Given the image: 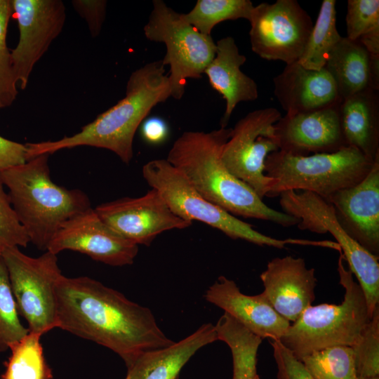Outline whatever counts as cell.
<instances>
[{
    "instance_id": "6da1fadb",
    "label": "cell",
    "mask_w": 379,
    "mask_h": 379,
    "mask_svg": "<svg viewBox=\"0 0 379 379\" xmlns=\"http://www.w3.org/2000/svg\"><path fill=\"white\" fill-rule=\"evenodd\" d=\"M56 297L58 328L111 350L126 366L141 354L174 343L149 308L88 277L62 274Z\"/></svg>"
},
{
    "instance_id": "7a4b0ae2",
    "label": "cell",
    "mask_w": 379,
    "mask_h": 379,
    "mask_svg": "<svg viewBox=\"0 0 379 379\" xmlns=\"http://www.w3.org/2000/svg\"><path fill=\"white\" fill-rule=\"evenodd\" d=\"M232 128L185 131L173 142L166 160L180 171L205 199L234 216L270 221L284 227L300 220L264 203L246 184L232 175L222 160Z\"/></svg>"
},
{
    "instance_id": "3957f363",
    "label": "cell",
    "mask_w": 379,
    "mask_h": 379,
    "mask_svg": "<svg viewBox=\"0 0 379 379\" xmlns=\"http://www.w3.org/2000/svg\"><path fill=\"white\" fill-rule=\"evenodd\" d=\"M171 96L168 74L161 60L132 72L126 95L73 135L54 141L27 143L28 159L64 149L90 146L106 149L128 164L133 157L135 134L152 108Z\"/></svg>"
},
{
    "instance_id": "277c9868",
    "label": "cell",
    "mask_w": 379,
    "mask_h": 379,
    "mask_svg": "<svg viewBox=\"0 0 379 379\" xmlns=\"http://www.w3.org/2000/svg\"><path fill=\"white\" fill-rule=\"evenodd\" d=\"M49 156L40 154L21 165L0 171L13 208L29 242L45 251L65 222L91 207L83 191L61 187L51 180Z\"/></svg>"
},
{
    "instance_id": "5b68a950",
    "label": "cell",
    "mask_w": 379,
    "mask_h": 379,
    "mask_svg": "<svg viewBox=\"0 0 379 379\" xmlns=\"http://www.w3.org/2000/svg\"><path fill=\"white\" fill-rule=\"evenodd\" d=\"M339 253L337 270L345 289L342 302L310 306L279 340L299 360L329 347H352L371 319L362 290L352 272L345 267V258Z\"/></svg>"
},
{
    "instance_id": "8992f818",
    "label": "cell",
    "mask_w": 379,
    "mask_h": 379,
    "mask_svg": "<svg viewBox=\"0 0 379 379\" xmlns=\"http://www.w3.org/2000/svg\"><path fill=\"white\" fill-rule=\"evenodd\" d=\"M374 159L354 147L331 153L307 156L277 151L265 162V173L277 180L267 197L289 191H307L327 199L336 192L354 186L371 170Z\"/></svg>"
},
{
    "instance_id": "52a82bcc",
    "label": "cell",
    "mask_w": 379,
    "mask_h": 379,
    "mask_svg": "<svg viewBox=\"0 0 379 379\" xmlns=\"http://www.w3.org/2000/svg\"><path fill=\"white\" fill-rule=\"evenodd\" d=\"M147 183L159 192L171 211L182 220L200 221L232 239H242L260 246L285 248L287 244L307 245V239H279L267 236L237 216L202 197L187 178L166 159H154L142 170Z\"/></svg>"
},
{
    "instance_id": "ba28073f",
    "label": "cell",
    "mask_w": 379,
    "mask_h": 379,
    "mask_svg": "<svg viewBox=\"0 0 379 379\" xmlns=\"http://www.w3.org/2000/svg\"><path fill=\"white\" fill-rule=\"evenodd\" d=\"M153 8L144 27L145 37L165 44L162 63L168 65L171 97L183 96L187 79H200L216 53L211 35L198 32L162 0H154Z\"/></svg>"
},
{
    "instance_id": "9c48e42d",
    "label": "cell",
    "mask_w": 379,
    "mask_h": 379,
    "mask_svg": "<svg viewBox=\"0 0 379 379\" xmlns=\"http://www.w3.org/2000/svg\"><path fill=\"white\" fill-rule=\"evenodd\" d=\"M1 256L19 314L27 321L29 331L44 335L58 328L56 286L62 274L57 255L46 251L31 257L13 247Z\"/></svg>"
},
{
    "instance_id": "30bf717a",
    "label": "cell",
    "mask_w": 379,
    "mask_h": 379,
    "mask_svg": "<svg viewBox=\"0 0 379 379\" xmlns=\"http://www.w3.org/2000/svg\"><path fill=\"white\" fill-rule=\"evenodd\" d=\"M279 196L282 212L299 219L300 230L319 234L330 233L334 237L365 299L368 302L378 300L379 257L368 252L346 233L335 218L332 204L307 191H285Z\"/></svg>"
},
{
    "instance_id": "8fae6325",
    "label": "cell",
    "mask_w": 379,
    "mask_h": 379,
    "mask_svg": "<svg viewBox=\"0 0 379 379\" xmlns=\"http://www.w3.org/2000/svg\"><path fill=\"white\" fill-rule=\"evenodd\" d=\"M274 107L247 114L232 128L222 160L229 171L250 187L261 199L267 197L277 180L265 173L267 157L279 150L274 124L281 119Z\"/></svg>"
},
{
    "instance_id": "7c38bea8",
    "label": "cell",
    "mask_w": 379,
    "mask_h": 379,
    "mask_svg": "<svg viewBox=\"0 0 379 379\" xmlns=\"http://www.w3.org/2000/svg\"><path fill=\"white\" fill-rule=\"evenodd\" d=\"M252 51L261 58L286 65L299 60L313 27L295 0H277L254 6L249 20Z\"/></svg>"
},
{
    "instance_id": "4fadbf2b",
    "label": "cell",
    "mask_w": 379,
    "mask_h": 379,
    "mask_svg": "<svg viewBox=\"0 0 379 379\" xmlns=\"http://www.w3.org/2000/svg\"><path fill=\"white\" fill-rule=\"evenodd\" d=\"M11 4L19 29L11 60L17 85L23 90L34 65L61 32L65 6L61 0H11Z\"/></svg>"
},
{
    "instance_id": "5bb4252c",
    "label": "cell",
    "mask_w": 379,
    "mask_h": 379,
    "mask_svg": "<svg viewBox=\"0 0 379 379\" xmlns=\"http://www.w3.org/2000/svg\"><path fill=\"white\" fill-rule=\"evenodd\" d=\"M94 209L115 232L137 245L149 246L161 233L185 229L192 223L175 215L154 189L142 197L118 199Z\"/></svg>"
},
{
    "instance_id": "9a60e30c",
    "label": "cell",
    "mask_w": 379,
    "mask_h": 379,
    "mask_svg": "<svg viewBox=\"0 0 379 379\" xmlns=\"http://www.w3.org/2000/svg\"><path fill=\"white\" fill-rule=\"evenodd\" d=\"M66 250L109 265L124 266L133 263L138 245L115 232L91 207L65 222L46 248L55 255Z\"/></svg>"
},
{
    "instance_id": "2e32d148",
    "label": "cell",
    "mask_w": 379,
    "mask_h": 379,
    "mask_svg": "<svg viewBox=\"0 0 379 379\" xmlns=\"http://www.w3.org/2000/svg\"><path fill=\"white\" fill-rule=\"evenodd\" d=\"M325 200L332 204L335 218L346 233L379 257V154L360 182Z\"/></svg>"
},
{
    "instance_id": "e0dca14e",
    "label": "cell",
    "mask_w": 379,
    "mask_h": 379,
    "mask_svg": "<svg viewBox=\"0 0 379 379\" xmlns=\"http://www.w3.org/2000/svg\"><path fill=\"white\" fill-rule=\"evenodd\" d=\"M341 103V102H340ZM305 113H286L274 124L279 150L293 155L331 153L346 147L340 105Z\"/></svg>"
},
{
    "instance_id": "ac0fdd59",
    "label": "cell",
    "mask_w": 379,
    "mask_h": 379,
    "mask_svg": "<svg viewBox=\"0 0 379 379\" xmlns=\"http://www.w3.org/2000/svg\"><path fill=\"white\" fill-rule=\"evenodd\" d=\"M260 278L264 286L261 293L289 322H294L315 300V270L307 268L302 258H274L268 262Z\"/></svg>"
},
{
    "instance_id": "d6986e66",
    "label": "cell",
    "mask_w": 379,
    "mask_h": 379,
    "mask_svg": "<svg viewBox=\"0 0 379 379\" xmlns=\"http://www.w3.org/2000/svg\"><path fill=\"white\" fill-rule=\"evenodd\" d=\"M204 297L262 339L279 340L291 324L272 308L262 293L244 294L233 280L225 276L219 277Z\"/></svg>"
},
{
    "instance_id": "ffe728a7",
    "label": "cell",
    "mask_w": 379,
    "mask_h": 379,
    "mask_svg": "<svg viewBox=\"0 0 379 379\" xmlns=\"http://www.w3.org/2000/svg\"><path fill=\"white\" fill-rule=\"evenodd\" d=\"M274 94L286 113L319 110L342 102L333 79L324 67L307 69L298 62L286 65L274 77Z\"/></svg>"
},
{
    "instance_id": "44dd1931",
    "label": "cell",
    "mask_w": 379,
    "mask_h": 379,
    "mask_svg": "<svg viewBox=\"0 0 379 379\" xmlns=\"http://www.w3.org/2000/svg\"><path fill=\"white\" fill-rule=\"evenodd\" d=\"M215 44V55L204 74L212 88L226 101L225 111L220 120V127L226 128L237 104L255 100L258 98V88L255 81L241 70L246 58L239 53L234 38L226 36Z\"/></svg>"
},
{
    "instance_id": "7402d4cb",
    "label": "cell",
    "mask_w": 379,
    "mask_h": 379,
    "mask_svg": "<svg viewBox=\"0 0 379 379\" xmlns=\"http://www.w3.org/2000/svg\"><path fill=\"white\" fill-rule=\"evenodd\" d=\"M324 68L341 100L368 89H379V56L372 55L358 41L342 36Z\"/></svg>"
},
{
    "instance_id": "603a6c76",
    "label": "cell",
    "mask_w": 379,
    "mask_h": 379,
    "mask_svg": "<svg viewBox=\"0 0 379 379\" xmlns=\"http://www.w3.org/2000/svg\"><path fill=\"white\" fill-rule=\"evenodd\" d=\"M218 340L215 325H201L192 334L172 345L138 356L127 367L130 379H178L191 357L203 347Z\"/></svg>"
},
{
    "instance_id": "cb8c5ba5",
    "label": "cell",
    "mask_w": 379,
    "mask_h": 379,
    "mask_svg": "<svg viewBox=\"0 0 379 379\" xmlns=\"http://www.w3.org/2000/svg\"><path fill=\"white\" fill-rule=\"evenodd\" d=\"M342 133L346 146L374 159L379 154V94L368 89L342 100Z\"/></svg>"
},
{
    "instance_id": "d4e9b609",
    "label": "cell",
    "mask_w": 379,
    "mask_h": 379,
    "mask_svg": "<svg viewBox=\"0 0 379 379\" xmlns=\"http://www.w3.org/2000/svg\"><path fill=\"white\" fill-rule=\"evenodd\" d=\"M43 335L29 331L10 345L11 355L0 379H53L52 369L44 357Z\"/></svg>"
},
{
    "instance_id": "484cf974",
    "label": "cell",
    "mask_w": 379,
    "mask_h": 379,
    "mask_svg": "<svg viewBox=\"0 0 379 379\" xmlns=\"http://www.w3.org/2000/svg\"><path fill=\"white\" fill-rule=\"evenodd\" d=\"M336 1L324 0L305 49L298 62L314 70L324 67L328 55L342 36L336 28Z\"/></svg>"
},
{
    "instance_id": "4316f807",
    "label": "cell",
    "mask_w": 379,
    "mask_h": 379,
    "mask_svg": "<svg viewBox=\"0 0 379 379\" xmlns=\"http://www.w3.org/2000/svg\"><path fill=\"white\" fill-rule=\"evenodd\" d=\"M218 337L231 350L232 379H255L258 350L262 339L236 321L224 325Z\"/></svg>"
},
{
    "instance_id": "83f0119b",
    "label": "cell",
    "mask_w": 379,
    "mask_h": 379,
    "mask_svg": "<svg viewBox=\"0 0 379 379\" xmlns=\"http://www.w3.org/2000/svg\"><path fill=\"white\" fill-rule=\"evenodd\" d=\"M254 6L250 0H198L183 18L198 32L211 35L213 27L226 20L249 21Z\"/></svg>"
},
{
    "instance_id": "f1b7e54d",
    "label": "cell",
    "mask_w": 379,
    "mask_h": 379,
    "mask_svg": "<svg viewBox=\"0 0 379 379\" xmlns=\"http://www.w3.org/2000/svg\"><path fill=\"white\" fill-rule=\"evenodd\" d=\"M300 361L313 379H357L353 350L337 345L314 352Z\"/></svg>"
},
{
    "instance_id": "f546056e",
    "label": "cell",
    "mask_w": 379,
    "mask_h": 379,
    "mask_svg": "<svg viewBox=\"0 0 379 379\" xmlns=\"http://www.w3.org/2000/svg\"><path fill=\"white\" fill-rule=\"evenodd\" d=\"M29 332L20 319L18 306L11 289L8 271L0 255V353Z\"/></svg>"
},
{
    "instance_id": "4dcf8cb0",
    "label": "cell",
    "mask_w": 379,
    "mask_h": 379,
    "mask_svg": "<svg viewBox=\"0 0 379 379\" xmlns=\"http://www.w3.org/2000/svg\"><path fill=\"white\" fill-rule=\"evenodd\" d=\"M352 349L358 378L379 377V307L365 325Z\"/></svg>"
},
{
    "instance_id": "1f68e13d",
    "label": "cell",
    "mask_w": 379,
    "mask_h": 379,
    "mask_svg": "<svg viewBox=\"0 0 379 379\" xmlns=\"http://www.w3.org/2000/svg\"><path fill=\"white\" fill-rule=\"evenodd\" d=\"M346 26L351 41L379 36V1L348 0Z\"/></svg>"
},
{
    "instance_id": "d6a6232c",
    "label": "cell",
    "mask_w": 379,
    "mask_h": 379,
    "mask_svg": "<svg viewBox=\"0 0 379 379\" xmlns=\"http://www.w3.org/2000/svg\"><path fill=\"white\" fill-rule=\"evenodd\" d=\"M12 7L10 0H0V109L13 104L18 95L11 55L6 45Z\"/></svg>"
},
{
    "instance_id": "836d02e7",
    "label": "cell",
    "mask_w": 379,
    "mask_h": 379,
    "mask_svg": "<svg viewBox=\"0 0 379 379\" xmlns=\"http://www.w3.org/2000/svg\"><path fill=\"white\" fill-rule=\"evenodd\" d=\"M0 175V255L13 247H27L28 236L20 224Z\"/></svg>"
},
{
    "instance_id": "e575fe53",
    "label": "cell",
    "mask_w": 379,
    "mask_h": 379,
    "mask_svg": "<svg viewBox=\"0 0 379 379\" xmlns=\"http://www.w3.org/2000/svg\"><path fill=\"white\" fill-rule=\"evenodd\" d=\"M278 379H313L302 363L279 340H271Z\"/></svg>"
},
{
    "instance_id": "d590c367",
    "label": "cell",
    "mask_w": 379,
    "mask_h": 379,
    "mask_svg": "<svg viewBox=\"0 0 379 379\" xmlns=\"http://www.w3.org/2000/svg\"><path fill=\"white\" fill-rule=\"evenodd\" d=\"M72 4L78 14L87 22L91 36H98L105 19L107 1L73 0Z\"/></svg>"
},
{
    "instance_id": "8d00e7d4",
    "label": "cell",
    "mask_w": 379,
    "mask_h": 379,
    "mask_svg": "<svg viewBox=\"0 0 379 379\" xmlns=\"http://www.w3.org/2000/svg\"><path fill=\"white\" fill-rule=\"evenodd\" d=\"M27 159V147L0 135V171L21 165Z\"/></svg>"
},
{
    "instance_id": "74e56055",
    "label": "cell",
    "mask_w": 379,
    "mask_h": 379,
    "mask_svg": "<svg viewBox=\"0 0 379 379\" xmlns=\"http://www.w3.org/2000/svg\"><path fill=\"white\" fill-rule=\"evenodd\" d=\"M168 128L161 118L153 117L145 119L141 126L142 138L148 142L157 144L163 142L167 137Z\"/></svg>"
},
{
    "instance_id": "f35d334b",
    "label": "cell",
    "mask_w": 379,
    "mask_h": 379,
    "mask_svg": "<svg viewBox=\"0 0 379 379\" xmlns=\"http://www.w3.org/2000/svg\"><path fill=\"white\" fill-rule=\"evenodd\" d=\"M357 379H379V377H378V378H358Z\"/></svg>"
},
{
    "instance_id": "ab89813d",
    "label": "cell",
    "mask_w": 379,
    "mask_h": 379,
    "mask_svg": "<svg viewBox=\"0 0 379 379\" xmlns=\"http://www.w3.org/2000/svg\"><path fill=\"white\" fill-rule=\"evenodd\" d=\"M124 379H130V378H129L128 375H126V376L125 377V378H124Z\"/></svg>"
},
{
    "instance_id": "60d3db41",
    "label": "cell",
    "mask_w": 379,
    "mask_h": 379,
    "mask_svg": "<svg viewBox=\"0 0 379 379\" xmlns=\"http://www.w3.org/2000/svg\"><path fill=\"white\" fill-rule=\"evenodd\" d=\"M255 379H260L258 375H257Z\"/></svg>"
}]
</instances>
